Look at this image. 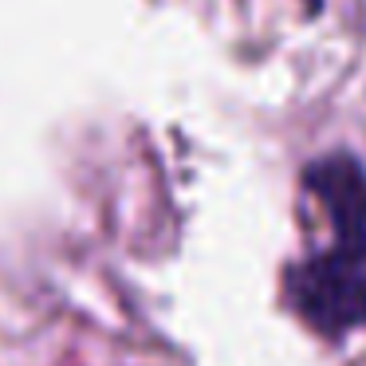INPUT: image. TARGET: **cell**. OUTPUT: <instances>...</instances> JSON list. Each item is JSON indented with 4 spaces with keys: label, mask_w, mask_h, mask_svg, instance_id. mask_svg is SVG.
Wrapping results in <instances>:
<instances>
[{
    "label": "cell",
    "mask_w": 366,
    "mask_h": 366,
    "mask_svg": "<svg viewBox=\"0 0 366 366\" xmlns=\"http://www.w3.org/2000/svg\"><path fill=\"white\" fill-rule=\"evenodd\" d=\"M292 307L319 335H342L366 323V232H335V244L315 252L287 280Z\"/></svg>",
    "instance_id": "1"
},
{
    "label": "cell",
    "mask_w": 366,
    "mask_h": 366,
    "mask_svg": "<svg viewBox=\"0 0 366 366\" xmlns=\"http://www.w3.org/2000/svg\"><path fill=\"white\" fill-rule=\"evenodd\" d=\"M307 193L323 205L335 232H366V174L355 158H323L307 169Z\"/></svg>",
    "instance_id": "2"
}]
</instances>
